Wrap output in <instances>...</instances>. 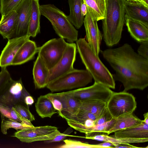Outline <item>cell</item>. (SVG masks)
<instances>
[{"instance_id": "cell-34", "label": "cell", "mask_w": 148, "mask_h": 148, "mask_svg": "<svg viewBox=\"0 0 148 148\" xmlns=\"http://www.w3.org/2000/svg\"><path fill=\"white\" fill-rule=\"evenodd\" d=\"M14 107L18 115L21 117L31 122L35 120V117L28 107L22 104H19L16 105Z\"/></svg>"}, {"instance_id": "cell-7", "label": "cell", "mask_w": 148, "mask_h": 148, "mask_svg": "<svg viewBox=\"0 0 148 148\" xmlns=\"http://www.w3.org/2000/svg\"><path fill=\"white\" fill-rule=\"evenodd\" d=\"M67 44L63 38H54L39 47L38 55L49 70L53 68L60 60Z\"/></svg>"}, {"instance_id": "cell-46", "label": "cell", "mask_w": 148, "mask_h": 148, "mask_svg": "<svg viewBox=\"0 0 148 148\" xmlns=\"http://www.w3.org/2000/svg\"><path fill=\"white\" fill-rule=\"evenodd\" d=\"M142 3L145 6L148 7V0H141Z\"/></svg>"}, {"instance_id": "cell-9", "label": "cell", "mask_w": 148, "mask_h": 148, "mask_svg": "<svg viewBox=\"0 0 148 148\" xmlns=\"http://www.w3.org/2000/svg\"><path fill=\"white\" fill-rule=\"evenodd\" d=\"M29 95L21 78L17 80L12 79L0 93V106L11 108L23 104L25 97Z\"/></svg>"}, {"instance_id": "cell-4", "label": "cell", "mask_w": 148, "mask_h": 148, "mask_svg": "<svg viewBox=\"0 0 148 148\" xmlns=\"http://www.w3.org/2000/svg\"><path fill=\"white\" fill-rule=\"evenodd\" d=\"M40 7L41 15L49 21L60 38L70 43L77 40L78 31L64 12L53 4L42 5Z\"/></svg>"}, {"instance_id": "cell-32", "label": "cell", "mask_w": 148, "mask_h": 148, "mask_svg": "<svg viewBox=\"0 0 148 148\" xmlns=\"http://www.w3.org/2000/svg\"><path fill=\"white\" fill-rule=\"evenodd\" d=\"M22 0H0V13L1 16L14 10Z\"/></svg>"}, {"instance_id": "cell-28", "label": "cell", "mask_w": 148, "mask_h": 148, "mask_svg": "<svg viewBox=\"0 0 148 148\" xmlns=\"http://www.w3.org/2000/svg\"><path fill=\"white\" fill-rule=\"evenodd\" d=\"M81 101L79 110L89 112L96 115L97 118L107 108L106 103L99 100H89Z\"/></svg>"}, {"instance_id": "cell-33", "label": "cell", "mask_w": 148, "mask_h": 148, "mask_svg": "<svg viewBox=\"0 0 148 148\" xmlns=\"http://www.w3.org/2000/svg\"><path fill=\"white\" fill-rule=\"evenodd\" d=\"M0 113L1 115L7 118L21 122L19 116L13 107L9 108L0 106Z\"/></svg>"}, {"instance_id": "cell-17", "label": "cell", "mask_w": 148, "mask_h": 148, "mask_svg": "<svg viewBox=\"0 0 148 148\" xmlns=\"http://www.w3.org/2000/svg\"><path fill=\"white\" fill-rule=\"evenodd\" d=\"M38 50L39 47L34 41L30 39L27 40L18 51L13 60L11 65H21L32 59Z\"/></svg>"}, {"instance_id": "cell-18", "label": "cell", "mask_w": 148, "mask_h": 148, "mask_svg": "<svg viewBox=\"0 0 148 148\" xmlns=\"http://www.w3.org/2000/svg\"><path fill=\"white\" fill-rule=\"evenodd\" d=\"M32 72L36 88L40 89L46 87L49 70L38 55L34 63Z\"/></svg>"}, {"instance_id": "cell-11", "label": "cell", "mask_w": 148, "mask_h": 148, "mask_svg": "<svg viewBox=\"0 0 148 148\" xmlns=\"http://www.w3.org/2000/svg\"><path fill=\"white\" fill-rule=\"evenodd\" d=\"M71 91L75 97L80 101L95 100L106 103L113 92L102 84L95 82L90 86Z\"/></svg>"}, {"instance_id": "cell-21", "label": "cell", "mask_w": 148, "mask_h": 148, "mask_svg": "<svg viewBox=\"0 0 148 148\" xmlns=\"http://www.w3.org/2000/svg\"><path fill=\"white\" fill-rule=\"evenodd\" d=\"M128 32L132 38L139 42L148 40V27L138 21L125 17Z\"/></svg>"}, {"instance_id": "cell-44", "label": "cell", "mask_w": 148, "mask_h": 148, "mask_svg": "<svg viewBox=\"0 0 148 148\" xmlns=\"http://www.w3.org/2000/svg\"><path fill=\"white\" fill-rule=\"evenodd\" d=\"M139 148V147L134 146L132 145H119L115 146L113 148Z\"/></svg>"}, {"instance_id": "cell-6", "label": "cell", "mask_w": 148, "mask_h": 148, "mask_svg": "<svg viewBox=\"0 0 148 148\" xmlns=\"http://www.w3.org/2000/svg\"><path fill=\"white\" fill-rule=\"evenodd\" d=\"M137 107L135 98L127 92H113L107 103V108L113 118L133 113Z\"/></svg>"}, {"instance_id": "cell-23", "label": "cell", "mask_w": 148, "mask_h": 148, "mask_svg": "<svg viewBox=\"0 0 148 148\" xmlns=\"http://www.w3.org/2000/svg\"><path fill=\"white\" fill-rule=\"evenodd\" d=\"M143 122L133 113L121 116L115 119L114 124L108 132L110 134L117 131L139 125Z\"/></svg>"}, {"instance_id": "cell-29", "label": "cell", "mask_w": 148, "mask_h": 148, "mask_svg": "<svg viewBox=\"0 0 148 148\" xmlns=\"http://www.w3.org/2000/svg\"><path fill=\"white\" fill-rule=\"evenodd\" d=\"M1 131L5 135L7 134V131L10 128H14L17 131L27 129L34 127L29 126L22 122H20L7 118L1 115Z\"/></svg>"}, {"instance_id": "cell-27", "label": "cell", "mask_w": 148, "mask_h": 148, "mask_svg": "<svg viewBox=\"0 0 148 148\" xmlns=\"http://www.w3.org/2000/svg\"><path fill=\"white\" fill-rule=\"evenodd\" d=\"M90 9L94 20L97 21L105 18L106 0H83Z\"/></svg>"}, {"instance_id": "cell-43", "label": "cell", "mask_w": 148, "mask_h": 148, "mask_svg": "<svg viewBox=\"0 0 148 148\" xmlns=\"http://www.w3.org/2000/svg\"><path fill=\"white\" fill-rule=\"evenodd\" d=\"M81 10L82 15L85 16L87 12V7L84 1L82 4Z\"/></svg>"}, {"instance_id": "cell-14", "label": "cell", "mask_w": 148, "mask_h": 148, "mask_svg": "<svg viewBox=\"0 0 148 148\" xmlns=\"http://www.w3.org/2000/svg\"><path fill=\"white\" fill-rule=\"evenodd\" d=\"M18 14L14 37L27 35L32 10V0H22L14 9Z\"/></svg>"}, {"instance_id": "cell-41", "label": "cell", "mask_w": 148, "mask_h": 148, "mask_svg": "<svg viewBox=\"0 0 148 148\" xmlns=\"http://www.w3.org/2000/svg\"><path fill=\"white\" fill-rule=\"evenodd\" d=\"M33 97L30 95L26 96L24 99L25 103L27 106L32 105L34 103Z\"/></svg>"}, {"instance_id": "cell-47", "label": "cell", "mask_w": 148, "mask_h": 148, "mask_svg": "<svg viewBox=\"0 0 148 148\" xmlns=\"http://www.w3.org/2000/svg\"><path fill=\"white\" fill-rule=\"evenodd\" d=\"M127 1H130L139 2L142 3L141 0H127Z\"/></svg>"}, {"instance_id": "cell-22", "label": "cell", "mask_w": 148, "mask_h": 148, "mask_svg": "<svg viewBox=\"0 0 148 148\" xmlns=\"http://www.w3.org/2000/svg\"><path fill=\"white\" fill-rule=\"evenodd\" d=\"M39 0H32V10L27 35L34 37L40 32V18L41 13Z\"/></svg>"}, {"instance_id": "cell-13", "label": "cell", "mask_w": 148, "mask_h": 148, "mask_svg": "<svg viewBox=\"0 0 148 148\" xmlns=\"http://www.w3.org/2000/svg\"><path fill=\"white\" fill-rule=\"evenodd\" d=\"M49 93L62 103V110L60 112H58L59 116L64 119H72L77 115L80 109L81 101L75 97L71 90Z\"/></svg>"}, {"instance_id": "cell-38", "label": "cell", "mask_w": 148, "mask_h": 148, "mask_svg": "<svg viewBox=\"0 0 148 148\" xmlns=\"http://www.w3.org/2000/svg\"><path fill=\"white\" fill-rule=\"evenodd\" d=\"M113 118L106 108L102 114L95 121V125H99L110 121Z\"/></svg>"}, {"instance_id": "cell-5", "label": "cell", "mask_w": 148, "mask_h": 148, "mask_svg": "<svg viewBox=\"0 0 148 148\" xmlns=\"http://www.w3.org/2000/svg\"><path fill=\"white\" fill-rule=\"evenodd\" d=\"M93 78L86 69L74 68L49 82L46 87L51 92L84 87L92 82Z\"/></svg>"}, {"instance_id": "cell-30", "label": "cell", "mask_w": 148, "mask_h": 148, "mask_svg": "<svg viewBox=\"0 0 148 148\" xmlns=\"http://www.w3.org/2000/svg\"><path fill=\"white\" fill-rule=\"evenodd\" d=\"M115 120V119L113 118L110 121L103 124L94 126L89 133L85 134L84 138L86 139L99 135H108L109 134L108 132L113 126Z\"/></svg>"}, {"instance_id": "cell-26", "label": "cell", "mask_w": 148, "mask_h": 148, "mask_svg": "<svg viewBox=\"0 0 148 148\" xmlns=\"http://www.w3.org/2000/svg\"><path fill=\"white\" fill-rule=\"evenodd\" d=\"M86 139L100 141L110 142L113 143L114 146L119 145H130V143H143L148 141V138L134 139L118 138L109 136L107 134L97 135L87 138Z\"/></svg>"}, {"instance_id": "cell-8", "label": "cell", "mask_w": 148, "mask_h": 148, "mask_svg": "<svg viewBox=\"0 0 148 148\" xmlns=\"http://www.w3.org/2000/svg\"><path fill=\"white\" fill-rule=\"evenodd\" d=\"M61 133L57 127L46 125L18 130L12 136L16 138L22 142L30 143L52 140Z\"/></svg>"}, {"instance_id": "cell-20", "label": "cell", "mask_w": 148, "mask_h": 148, "mask_svg": "<svg viewBox=\"0 0 148 148\" xmlns=\"http://www.w3.org/2000/svg\"><path fill=\"white\" fill-rule=\"evenodd\" d=\"M18 17V14L14 10L1 16L0 21V34L4 38L8 40L14 37Z\"/></svg>"}, {"instance_id": "cell-1", "label": "cell", "mask_w": 148, "mask_h": 148, "mask_svg": "<svg viewBox=\"0 0 148 148\" xmlns=\"http://www.w3.org/2000/svg\"><path fill=\"white\" fill-rule=\"evenodd\" d=\"M103 58L115 71L114 80L123 85V91L143 90L148 86V60L136 53L128 44L102 51Z\"/></svg>"}, {"instance_id": "cell-12", "label": "cell", "mask_w": 148, "mask_h": 148, "mask_svg": "<svg viewBox=\"0 0 148 148\" xmlns=\"http://www.w3.org/2000/svg\"><path fill=\"white\" fill-rule=\"evenodd\" d=\"M87 11L83 23L86 32V41L95 54L99 56L102 35L99 30L97 21L93 18L90 9Z\"/></svg>"}, {"instance_id": "cell-10", "label": "cell", "mask_w": 148, "mask_h": 148, "mask_svg": "<svg viewBox=\"0 0 148 148\" xmlns=\"http://www.w3.org/2000/svg\"><path fill=\"white\" fill-rule=\"evenodd\" d=\"M76 50L75 43H68L60 60L53 68L49 70L47 80V84L74 68L73 64L76 59Z\"/></svg>"}, {"instance_id": "cell-2", "label": "cell", "mask_w": 148, "mask_h": 148, "mask_svg": "<svg viewBox=\"0 0 148 148\" xmlns=\"http://www.w3.org/2000/svg\"><path fill=\"white\" fill-rule=\"evenodd\" d=\"M126 0H106L104 18L103 20V37L106 45L111 47L119 43L125 23Z\"/></svg>"}, {"instance_id": "cell-19", "label": "cell", "mask_w": 148, "mask_h": 148, "mask_svg": "<svg viewBox=\"0 0 148 148\" xmlns=\"http://www.w3.org/2000/svg\"><path fill=\"white\" fill-rule=\"evenodd\" d=\"M110 136L118 138H148V124L143 122L140 124L115 132Z\"/></svg>"}, {"instance_id": "cell-36", "label": "cell", "mask_w": 148, "mask_h": 148, "mask_svg": "<svg viewBox=\"0 0 148 148\" xmlns=\"http://www.w3.org/2000/svg\"><path fill=\"white\" fill-rule=\"evenodd\" d=\"M97 118L96 115L89 112L79 110L77 115L73 119H71L81 123L88 119L95 121Z\"/></svg>"}, {"instance_id": "cell-35", "label": "cell", "mask_w": 148, "mask_h": 148, "mask_svg": "<svg viewBox=\"0 0 148 148\" xmlns=\"http://www.w3.org/2000/svg\"><path fill=\"white\" fill-rule=\"evenodd\" d=\"M12 79L6 67L1 68V71L0 72V93Z\"/></svg>"}, {"instance_id": "cell-45", "label": "cell", "mask_w": 148, "mask_h": 148, "mask_svg": "<svg viewBox=\"0 0 148 148\" xmlns=\"http://www.w3.org/2000/svg\"><path fill=\"white\" fill-rule=\"evenodd\" d=\"M144 119L142 120L143 122L145 123L148 124V112L145 113L143 114Z\"/></svg>"}, {"instance_id": "cell-42", "label": "cell", "mask_w": 148, "mask_h": 148, "mask_svg": "<svg viewBox=\"0 0 148 148\" xmlns=\"http://www.w3.org/2000/svg\"><path fill=\"white\" fill-rule=\"evenodd\" d=\"M97 145L102 146L103 148H113L114 146L113 143L108 141H104Z\"/></svg>"}, {"instance_id": "cell-39", "label": "cell", "mask_w": 148, "mask_h": 148, "mask_svg": "<svg viewBox=\"0 0 148 148\" xmlns=\"http://www.w3.org/2000/svg\"><path fill=\"white\" fill-rule=\"evenodd\" d=\"M138 50V53L143 58L148 60V40L141 42Z\"/></svg>"}, {"instance_id": "cell-3", "label": "cell", "mask_w": 148, "mask_h": 148, "mask_svg": "<svg viewBox=\"0 0 148 148\" xmlns=\"http://www.w3.org/2000/svg\"><path fill=\"white\" fill-rule=\"evenodd\" d=\"M76 44L82 62L95 82L115 89V83L113 75L93 51L85 38L78 39Z\"/></svg>"}, {"instance_id": "cell-25", "label": "cell", "mask_w": 148, "mask_h": 148, "mask_svg": "<svg viewBox=\"0 0 148 148\" xmlns=\"http://www.w3.org/2000/svg\"><path fill=\"white\" fill-rule=\"evenodd\" d=\"M36 112L41 118H51L58 113L51 101L46 95L40 96L35 104Z\"/></svg>"}, {"instance_id": "cell-31", "label": "cell", "mask_w": 148, "mask_h": 148, "mask_svg": "<svg viewBox=\"0 0 148 148\" xmlns=\"http://www.w3.org/2000/svg\"><path fill=\"white\" fill-rule=\"evenodd\" d=\"M64 144L58 147L60 148H103L97 144L92 145L75 140L66 139L63 140Z\"/></svg>"}, {"instance_id": "cell-16", "label": "cell", "mask_w": 148, "mask_h": 148, "mask_svg": "<svg viewBox=\"0 0 148 148\" xmlns=\"http://www.w3.org/2000/svg\"><path fill=\"white\" fill-rule=\"evenodd\" d=\"M125 17L140 22L148 27V7L137 2L126 1Z\"/></svg>"}, {"instance_id": "cell-40", "label": "cell", "mask_w": 148, "mask_h": 148, "mask_svg": "<svg viewBox=\"0 0 148 148\" xmlns=\"http://www.w3.org/2000/svg\"><path fill=\"white\" fill-rule=\"evenodd\" d=\"M45 95L51 101L54 108L58 111L57 112H60L62 109V106L61 102L58 99L51 96L49 93Z\"/></svg>"}, {"instance_id": "cell-24", "label": "cell", "mask_w": 148, "mask_h": 148, "mask_svg": "<svg viewBox=\"0 0 148 148\" xmlns=\"http://www.w3.org/2000/svg\"><path fill=\"white\" fill-rule=\"evenodd\" d=\"M83 0H68L70 14L68 17L75 28L79 29L82 25L84 16L82 15L81 8Z\"/></svg>"}, {"instance_id": "cell-37", "label": "cell", "mask_w": 148, "mask_h": 148, "mask_svg": "<svg viewBox=\"0 0 148 148\" xmlns=\"http://www.w3.org/2000/svg\"><path fill=\"white\" fill-rule=\"evenodd\" d=\"M72 128L70 127H69L64 132L61 133L60 134L58 135L53 139L45 141L44 142L45 143H48L52 142H60L66 138L68 136L84 138V137L83 136L70 135V134L73 132Z\"/></svg>"}, {"instance_id": "cell-15", "label": "cell", "mask_w": 148, "mask_h": 148, "mask_svg": "<svg viewBox=\"0 0 148 148\" xmlns=\"http://www.w3.org/2000/svg\"><path fill=\"white\" fill-rule=\"evenodd\" d=\"M30 37L26 35L8 39L0 56V67H6L11 65L13 60L18 51L25 42L30 39Z\"/></svg>"}]
</instances>
